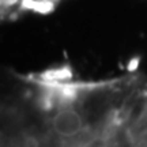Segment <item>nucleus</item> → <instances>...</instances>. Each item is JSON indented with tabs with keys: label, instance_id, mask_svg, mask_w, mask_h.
Masks as SVG:
<instances>
[{
	"label": "nucleus",
	"instance_id": "nucleus-2",
	"mask_svg": "<svg viewBox=\"0 0 147 147\" xmlns=\"http://www.w3.org/2000/svg\"><path fill=\"white\" fill-rule=\"evenodd\" d=\"M60 0H1V11L4 14L22 11H47Z\"/></svg>",
	"mask_w": 147,
	"mask_h": 147
},
{
	"label": "nucleus",
	"instance_id": "nucleus-1",
	"mask_svg": "<svg viewBox=\"0 0 147 147\" xmlns=\"http://www.w3.org/2000/svg\"><path fill=\"white\" fill-rule=\"evenodd\" d=\"M82 116L74 106H61L52 117V128L55 134L64 139H71L82 131Z\"/></svg>",
	"mask_w": 147,
	"mask_h": 147
}]
</instances>
